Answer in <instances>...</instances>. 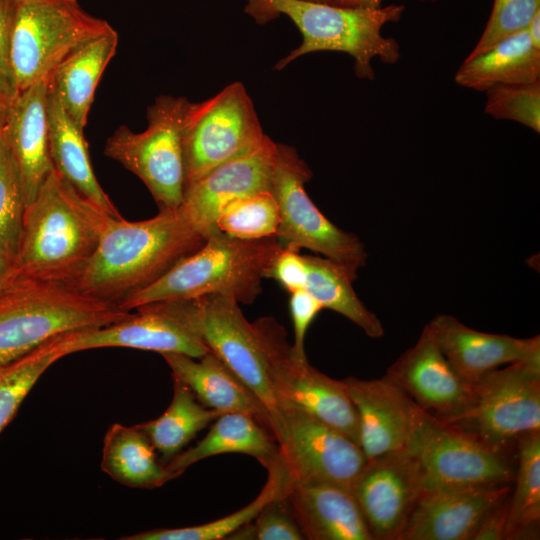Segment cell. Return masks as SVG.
<instances>
[{"label": "cell", "instance_id": "cell-1", "mask_svg": "<svg viewBox=\"0 0 540 540\" xmlns=\"http://www.w3.org/2000/svg\"><path fill=\"white\" fill-rule=\"evenodd\" d=\"M205 241L176 210H160L155 217L136 222L110 216L95 251L69 285L119 305Z\"/></svg>", "mask_w": 540, "mask_h": 540}, {"label": "cell", "instance_id": "cell-2", "mask_svg": "<svg viewBox=\"0 0 540 540\" xmlns=\"http://www.w3.org/2000/svg\"><path fill=\"white\" fill-rule=\"evenodd\" d=\"M110 216L54 168L25 209L12 275L69 284L92 256Z\"/></svg>", "mask_w": 540, "mask_h": 540}, {"label": "cell", "instance_id": "cell-3", "mask_svg": "<svg viewBox=\"0 0 540 540\" xmlns=\"http://www.w3.org/2000/svg\"><path fill=\"white\" fill-rule=\"evenodd\" d=\"M245 11L258 23L286 15L301 32V44L276 63L277 70L308 53L336 51L354 58L357 77L374 79V57L388 64L400 59L399 44L381 30L400 20L402 5L346 7L303 0H246Z\"/></svg>", "mask_w": 540, "mask_h": 540}, {"label": "cell", "instance_id": "cell-4", "mask_svg": "<svg viewBox=\"0 0 540 540\" xmlns=\"http://www.w3.org/2000/svg\"><path fill=\"white\" fill-rule=\"evenodd\" d=\"M282 248L276 237L243 240L217 232L119 306L132 311L151 302L191 300L209 294L251 304L262 292V279Z\"/></svg>", "mask_w": 540, "mask_h": 540}, {"label": "cell", "instance_id": "cell-5", "mask_svg": "<svg viewBox=\"0 0 540 540\" xmlns=\"http://www.w3.org/2000/svg\"><path fill=\"white\" fill-rule=\"evenodd\" d=\"M130 313L67 283L12 275L0 289V365L55 336L106 326Z\"/></svg>", "mask_w": 540, "mask_h": 540}, {"label": "cell", "instance_id": "cell-6", "mask_svg": "<svg viewBox=\"0 0 540 540\" xmlns=\"http://www.w3.org/2000/svg\"><path fill=\"white\" fill-rule=\"evenodd\" d=\"M110 27L77 0L15 3L9 53L17 91L49 77L68 56Z\"/></svg>", "mask_w": 540, "mask_h": 540}, {"label": "cell", "instance_id": "cell-7", "mask_svg": "<svg viewBox=\"0 0 540 540\" xmlns=\"http://www.w3.org/2000/svg\"><path fill=\"white\" fill-rule=\"evenodd\" d=\"M189 101L162 95L147 109V128L120 126L106 141L104 153L134 173L160 210L175 211L186 187L183 128Z\"/></svg>", "mask_w": 540, "mask_h": 540}, {"label": "cell", "instance_id": "cell-8", "mask_svg": "<svg viewBox=\"0 0 540 540\" xmlns=\"http://www.w3.org/2000/svg\"><path fill=\"white\" fill-rule=\"evenodd\" d=\"M312 172L295 148L276 143L271 192L280 222L276 238L284 247L306 248L341 265L355 280L368 254L353 233L332 223L305 191Z\"/></svg>", "mask_w": 540, "mask_h": 540}, {"label": "cell", "instance_id": "cell-9", "mask_svg": "<svg viewBox=\"0 0 540 540\" xmlns=\"http://www.w3.org/2000/svg\"><path fill=\"white\" fill-rule=\"evenodd\" d=\"M266 136L241 82L202 102H189L183 128L186 186L251 151Z\"/></svg>", "mask_w": 540, "mask_h": 540}, {"label": "cell", "instance_id": "cell-10", "mask_svg": "<svg viewBox=\"0 0 540 540\" xmlns=\"http://www.w3.org/2000/svg\"><path fill=\"white\" fill-rule=\"evenodd\" d=\"M406 450L422 472L424 490L440 487L510 484L516 461L492 446L425 413Z\"/></svg>", "mask_w": 540, "mask_h": 540}, {"label": "cell", "instance_id": "cell-11", "mask_svg": "<svg viewBox=\"0 0 540 540\" xmlns=\"http://www.w3.org/2000/svg\"><path fill=\"white\" fill-rule=\"evenodd\" d=\"M252 324L277 401L297 405L359 445L358 416L343 381L320 372L307 359H297L283 326L273 317Z\"/></svg>", "mask_w": 540, "mask_h": 540}, {"label": "cell", "instance_id": "cell-12", "mask_svg": "<svg viewBox=\"0 0 540 540\" xmlns=\"http://www.w3.org/2000/svg\"><path fill=\"white\" fill-rule=\"evenodd\" d=\"M472 385L469 408L450 425L504 449L524 434L540 432V362L498 367Z\"/></svg>", "mask_w": 540, "mask_h": 540}, {"label": "cell", "instance_id": "cell-13", "mask_svg": "<svg viewBox=\"0 0 540 540\" xmlns=\"http://www.w3.org/2000/svg\"><path fill=\"white\" fill-rule=\"evenodd\" d=\"M64 355L95 348L127 347L200 358L210 350L204 343L194 299L141 305L124 319L96 328L59 335Z\"/></svg>", "mask_w": 540, "mask_h": 540}, {"label": "cell", "instance_id": "cell-14", "mask_svg": "<svg viewBox=\"0 0 540 540\" xmlns=\"http://www.w3.org/2000/svg\"><path fill=\"white\" fill-rule=\"evenodd\" d=\"M272 433L291 482H326L351 490L367 460L348 436L286 400H278Z\"/></svg>", "mask_w": 540, "mask_h": 540}, {"label": "cell", "instance_id": "cell-15", "mask_svg": "<svg viewBox=\"0 0 540 540\" xmlns=\"http://www.w3.org/2000/svg\"><path fill=\"white\" fill-rule=\"evenodd\" d=\"M194 300L204 343L261 402L270 415L273 430L278 401L253 324L246 320L239 303L229 296L209 294Z\"/></svg>", "mask_w": 540, "mask_h": 540}, {"label": "cell", "instance_id": "cell-16", "mask_svg": "<svg viewBox=\"0 0 540 540\" xmlns=\"http://www.w3.org/2000/svg\"><path fill=\"white\" fill-rule=\"evenodd\" d=\"M351 491L374 540H398L424 491L421 469L405 449L367 459Z\"/></svg>", "mask_w": 540, "mask_h": 540}, {"label": "cell", "instance_id": "cell-17", "mask_svg": "<svg viewBox=\"0 0 540 540\" xmlns=\"http://www.w3.org/2000/svg\"><path fill=\"white\" fill-rule=\"evenodd\" d=\"M276 143L268 136L251 151L208 172L186 186L176 209L183 221L207 239L219 232L216 220L230 202L271 191Z\"/></svg>", "mask_w": 540, "mask_h": 540}, {"label": "cell", "instance_id": "cell-18", "mask_svg": "<svg viewBox=\"0 0 540 540\" xmlns=\"http://www.w3.org/2000/svg\"><path fill=\"white\" fill-rule=\"evenodd\" d=\"M384 376L422 410L446 424L461 418L472 401L473 385L454 370L429 324Z\"/></svg>", "mask_w": 540, "mask_h": 540}, {"label": "cell", "instance_id": "cell-19", "mask_svg": "<svg viewBox=\"0 0 540 540\" xmlns=\"http://www.w3.org/2000/svg\"><path fill=\"white\" fill-rule=\"evenodd\" d=\"M342 381L357 412L366 459L405 450L426 412L385 376Z\"/></svg>", "mask_w": 540, "mask_h": 540}, {"label": "cell", "instance_id": "cell-20", "mask_svg": "<svg viewBox=\"0 0 540 540\" xmlns=\"http://www.w3.org/2000/svg\"><path fill=\"white\" fill-rule=\"evenodd\" d=\"M510 484L425 489L398 540H472L485 514Z\"/></svg>", "mask_w": 540, "mask_h": 540}, {"label": "cell", "instance_id": "cell-21", "mask_svg": "<svg viewBox=\"0 0 540 540\" xmlns=\"http://www.w3.org/2000/svg\"><path fill=\"white\" fill-rule=\"evenodd\" d=\"M428 324L447 360L470 384L505 364L540 362L539 335L517 338L478 331L448 314L437 315Z\"/></svg>", "mask_w": 540, "mask_h": 540}, {"label": "cell", "instance_id": "cell-22", "mask_svg": "<svg viewBox=\"0 0 540 540\" xmlns=\"http://www.w3.org/2000/svg\"><path fill=\"white\" fill-rule=\"evenodd\" d=\"M48 82L49 77L18 92L9 104L3 128L26 207L54 169L49 152Z\"/></svg>", "mask_w": 540, "mask_h": 540}, {"label": "cell", "instance_id": "cell-23", "mask_svg": "<svg viewBox=\"0 0 540 540\" xmlns=\"http://www.w3.org/2000/svg\"><path fill=\"white\" fill-rule=\"evenodd\" d=\"M287 499L305 539L374 540L352 491L346 487L291 482Z\"/></svg>", "mask_w": 540, "mask_h": 540}, {"label": "cell", "instance_id": "cell-24", "mask_svg": "<svg viewBox=\"0 0 540 540\" xmlns=\"http://www.w3.org/2000/svg\"><path fill=\"white\" fill-rule=\"evenodd\" d=\"M161 355L171 369L172 378L185 384L201 404L221 413L249 414L272 434L267 410L214 353L209 351L200 358L181 353Z\"/></svg>", "mask_w": 540, "mask_h": 540}, {"label": "cell", "instance_id": "cell-25", "mask_svg": "<svg viewBox=\"0 0 540 540\" xmlns=\"http://www.w3.org/2000/svg\"><path fill=\"white\" fill-rule=\"evenodd\" d=\"M226 453L250 455L266 469L281 458L274 436L253 416L242 412H228L217 417L200 441L181 451L167 462L165 467L173 480L193 464Z\"/></svg>", "mask_w": 540, "mask_h": 540}, {"label": "cell", "instance_id": "cell-26", "mask_svg": "<svg viewBox=\"0 0 540 540\" xmlns=\"http://www.w3.org/2000/svg\"><path fill=\"white\" fill-rule=\"evenodd\" d=\"M117 45L118 34L110 27L68 56L49 76V88L83 131L96 87Z\"/></svg>", "mask_w": 540, "mask_h": 540}, {"label": "cell", "instance_id": "cell-27", "mask_svg": "<svg viewBox=\"0 0 540 540\" xmlns=\"http://www.w3.org/2000/svg\"><path fill=\"white\" fill-rule=\"evenodd\" d=\"M47 110L49 152L54 168L99 209L113 217H122L94 174L84 131L70 118L49 83Z\"/></svg>", "mask_w": 540, "mask_h": 540}, {"label": "cell", "instance_id": "cell-28", "mask_svg": "<svg viewBox=\"0 0 540 540\" xmlns=\"http://www.w3.org/2000/svg\"><path fill=\"white\" fill-rule=\"evenodd\" d=\"M540 80V49L526 29L498 41L486 51L467 57L455 74V82L477 91L502 84H525Z\"/></svg>", "mask_w": 540, "mask_h": 540}, {"label": "cell", "instance_id": "cell-29", "mask_svg": "<svg viewBox=\"0 0 540 540\" xmlns=\"http://www.w3.org/2000/svg\"><path fill=\"white\" fill-rule=\"evenodd\" d=\"M101 469L116 482L131 488L154 489L171 478L158 461L156 449L137 426L114 423L107 430Z\"/></svg>", "mask_w": 540, "mask_h": 540}, {"label": "cell", "instance_id": "cell-30", "mask_svg": "<svg viewBox=\"0 0 540 540\" xmlns=\"http://www.w3.org/2000/svg\"><path fill=\"white\" fill-rule=\"evenodd\" d=\"M306 265L302 289L323 307L349 319L371 338L384 335L380 319L358 298L347 271L338 263L317 255H303Z\"/></svg>", "mask_w": 540, "mask_h": 540}, {"label": "cell", "instance_id": "cell-31", "mask_svg": "<svg viewBox=\"0 0 540 540\" xmlns=\"http://www.w3.org/2000/svg\"><path fill=\"white\" fill-rule=\"evenodd\" d=\"M221 414L201 404L185 384L173 379V397L165 412L137 426L169 462Z\"/></svg>", "mask_w": 540, "mask_h": 540}, {"label": "cell", "instance_id": "cell-32", "mask_svg": "<svg viewBox=\"0 0 540 540\" xmlns=\"http://www.w3.org/2000/svg\"><path fill=\"white\" fill-rule=\"evenodd\" d=\"M516 470L504 539H538L540 523V432L516 441Z\"/></svg>", "mask_w": 540, "mask_h": 540}, {"label": "cell", "instance_id": "cell-33", "mask_svg": "<svg viewBox=\"0 0 540 540\" xmlns=\"http://www.w3.org/2000/svg\"><path fill=\"white\" fill-rule=\"evenodd\" d=\"M268 479L259 495L247 506L220 519L197 526L182 528H159L129 536L122 540H219L228 537L242 526L253 521L264 506L288 492L291 478L282 460L269 468Z\"/></svg>", "mask_w": 540, "mask_h": 540}, {"label": "cell", "instance_id": "cell-34", "mask_svg": "<svg viewBox=\"0 0 540 540\" xmlns=\"http://www.w3.org/2000/svg\"><path fill=\"white\" fill-rule=\"evenodd\" d=\"M64 356L58 335L29 353L0 365V433L14 418L41 375Z\"/></svg>", "mask_w": 540, "mask_h": 540}, {"label": "cell", "instance_id": "cell-35", "mask_svg": "<svg viewBox=\"0 0 540 540\" xmlns=\"http://www.w3.org/2000/svg\"><path fill=\"white\" fill-rule=\"evenodd\" d=\"M280 215L271 191L236 199L226 205L216 220V228L230 237L256 240L276 237Z\"/></svg>", "mask_w": 540, "mask_h": 540}, {"label": "cell", "instance_id": "cell-36", "mask_svg": "<svg viewBox=\"0 0 540 540\" xmlns=\"http://www.w3.org/2000/svg\"><path fill=\"white\" fill-rule=\"evenodd\" d=\"M25 209L23 187L9 151L0 166V251L11 267L18 252Z\"/></svg>", "mask_w": 540, "mask_h": 540}, {"label": "cell", "instance_id": "cell-37", "mask_svg": "<svg viewBox=\"0 0 540 540\" xmlns=\"http://www.w3.org/2000/svg\"><path fill=\"white\" fill-rule=\"evenodd\" d=\"M485 112L540 132V80L525 84H502L486 90Z\"/></svg>", "mask_w": 540, "mask_h": 540}, {"label": "cell", "instance_id": "cell-38", "mask_svg": "<svg viewBox=\"0 0 540 540\" xmlns=\"http://www.w3.org/2000/svg\"><path fill=\"white\" fill-rule=\"evenodd\" d=\"M228 539L302 540L305 538L286 494L267 503L253 521L239 528Z\"/></svg>", "mask_w": 540, "mask_h": 540}, {"label": "cell", "instance_id": "cell-39", "mask_svg": "<svg viewBox=\"0 0 540 540\" xmlns=\"http://www.w3.org/2000/svg\"><path fill=\"white\" fill-rule=\"evenodd\" d=\"M540 10V0H494L487 25L468 57L476 56L503 38L527 28Z\"/></svg>", "mask_w": 540, "mask_h": 540}, {"label": "cell", "instance_id": "cell-40", "mask_svg": "<svg viewBox=\"0 0 540 540\" xmlns=\"http://www.w3.org/2000/svg\"><path fill=\"white\" fill-rule=\"evenodd\" d=\"M290 294L289 306L294 330L292 352L297 359H307L304 347L306 332L323 307L303 289L294 290Z\"/></svg>", "mask_w": 540, "mask_h": 540}, {"label": "cell", "instance_id": "cell-41", "mask_svg": "<svg viewBox=\"0 0 540 540\" xmlns=\"http://www.w3.org/2000/svg\"><path fill=\"white\" fill-rule=\"evenodd\" d=\"M299 249L284 247L275 258L266 278L276 280L288 292L302 289L306 265Z\"/></svg>", "mask_w": 540, "mask_h": 540}, {"label": "cell", "instance_id": "cell-42", "mask_svg": "<svg viewBox=\"0 0 540 540\" xmlns=\"http://www.w3.org/2000/svg\"><path fill=\"white\" fill-rule=\"evenodd\" d=\"M14 6L15 3L0 1V95L9 103L18 94L9 53Z\"/></svg>", "mask_w": 540, "mask_h": 540}, {"label": "cell", "instance_id": "cell-43", "mask_svg": "<svg viewBox=\"0 0 540 540\" xmlns=\"http://www.w3.org/2000/svg\"><path fill=\"white\" fill-rule=\"evenodd\" d=\"M510 494V493H509ZM509 512V495L494 505L481 520L472 540H502Z\"/></svg>", "mask_w": 540, "mask_h": 540}, {"label": "cell", "instance_id": "cell-44", "mask_svg": "<svg viewBox=\"0 0 540 540\" xmlns=\"http://www.w3.org/2000/svg\"><path fill=\"white\" fill-rule=\"evenodd\" d=\"M526 31L530 38L532 45L540 49V10L535 13L529 22Z\"/></svg>", "mask_w": 540, "mask_h": 540}, {"label": "cell", "instance_id": "cell-45", "mask_svg": "<svg viewBox=\"0 0 540 540\" xmlns=\"http://www.w3.org/2000/svg\"><path fill=\"white\" fill-rule=\"evenodd\" d=\"M383 0H334L335 5L346 7H379Z\"/></svg>", "mask_w": 540, "mask_h": 540}, {"label": "cell", "instance_id": "cell-46", "mask_svg": "<svg viewBox=\"0 0 540 540\" xmlns=\"http://www.w3.org/2000/svg\"><path fill=\"white\" fill-rule=\"evenodd\" d=\"M12 276V267L0 251V289Z\"/></svg>", "mask_w": 540, "mask_h": 540}, {"label": "cell", "instance_id": "cell-47", "mask_svg": "<svg viewBox=\"0 0 540 540\" xmlns=\"http://www.w3.org/2000/svg\"><path fill=\"white\" fill-rule=\"evenodd\" d=\"M9 154V147L3 130H0V166Z\"/></svg>", "mask_w": 540, "mask_h": 540}, {"label": "cell", "instance_id": "cell-48", "mask_svg": "<svg viewBox=\"0 0 540 540\" xmlns=\"http://www.w3.org/2000/svg\"><path fill=\"white\" fill-rule=\"evenodd\" d=\"M9 104H10V103L7 102V101L0 95V130H3V128H4L5 121H6V117H7V112H8Z\"/></svg>", "mask_w": 540, "mask_h": 540}, {"label": "cell", "instance_id": "cell-49", "mask_svg": "<svg viewBox=\"0 0 540 540\" xmlns=\"http://www.w3.org/2000/svg\"><path fill=\"white\" fill-rule=\"evenodd\" d=\"M316 3L334 4V0H303Z\"/></svg>", "mask_w": 540, "mask_h": 540}, {"label": "cell", "instance_id": "cell-50", "mask_svg": "<svg viewBox=\"0 0 540 540\" xmlns=\"http://www.w3.org/2000/svg\"><path fill=\"white\" fill-rule=\"evenodd\" d=\"M0 1L11 2V3H17V2L20 1V0H0Z\"/></svg>", "mask_w": 540, "mask_h": 540}]
</instances>
